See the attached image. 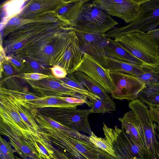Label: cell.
<instances>
[{"label":"cell","mask_w":159,"mask_h":159,"mask_svg":"<svg viewBox=\"0 0 159 159\" xmlns=\"http://www.w3.org/2000/svg\"><path fill=\"white\" fill-rule=\"evenodd\" d=\"M114 39L141 61L145 69H154L159 66L158 45L146 33L135 31Z\"/></svg>","instance_id":"6da1fadb"},{"label":"cell","mask_w":159,"mask_h":159,"mask_svg":"<svg viewBox=\"0 0 159 159\" xmlns=\"http://www.w3.org/2000/svg\"><path fill=\"white\" fill-rule=\"evenodd\" d=\"M118 24L117 22L94 0L83 5L73 28L90 33L105 34Z\"/></svg>","instance_id":"7a4b0ae2"},{"label":"cell","mask_w":159,"mask_h":159,"mask_svg":"<svg viewBox=\"0 0 159 159\" xmlns=\"http://www.w3.org/2000/svg\"><path fill=\"white\" fill-rule=\"evenodd\" d=\"M159 25V0H148L140 7L138 18L128 25L114 28L105 34L107 38L114 39L135 31L147 33Z\"/></svg>","instance_id":"3957f363"},{"label":"cell","mask_w":159,"mask_h":159,"mask_svg":"<svg viewBox=\"0 0 159 159\" xmlns=\"http://www.w3.org/2000/svg\"><path fill=\"white\" fill-rule=\"evenodd\" d=\"M105 139L112 145L116 159H152L147 150L139 147L123 129L103 123Z\"/></svg>","instance_id":"277c9868"},{"label":"cell","mask_w":159,"mask_h":159,"mask_svg":"<svg viewBox=\"0 0 159 159\" xmlns=\"http://www.w3.org/2000/svg\"><path fill=\"white\" fill-rule=\"evenodd\" d=\"M37 109L43 115L67 127L90 135L92 131L88 118L89 115L92 113L90 109L47 107Z\"/></svg>","instance_id":"5b68a950"},{"label":"cell","mask_w":159,"mask_h":159,"mask_svg":"<svg viewBox=\"0 0 159 159\" xmlns=\"http://www.w3.org/2000/svg\"><path fill=\"white\" fill-rule=\"evenodd\" d=\"M0 93V127L25 140L31 135L39 133L22 120L8 95Z\"/></svg>","instance_id":"8992f818"},{"label":"cell","mask_w":159,"mask_h":159,"mask_svg":"<svg viewBox=\"0 0 159 159\" xmlns=\"http://www.w3.org/2000/svg\"><path fill=\"white\" fill-rule=\"evenodd\" d=\"M129 107L136 115L142 129L145 147L152 159H159L157 124L152 119L148 106L139 99L130 101Z\"/></svg>","instance_id":"52a82bcc"},{"label":"cell","mask_w":159,"mask_h":159,"mask_svg":"<svg viewBox=\"0 0 159 159\" xmlns=\"http://www.w3.org/2000/svg\"><path fill=\"white\" fill-rule=\"evenodd\" d=\"M115 89L111 93L115 99L132 101L138 99L139 93L146 88L137 77L121 72H110Z\"/></svg>","instance_id":"ba28073f"},{"label":"cell","mask_w":159,"mask_h":159,"mask_svg":"<svg viewBox=\"0 0 159 159\" xmlns=\"http://www.w3.org/2000/svg\"><path fill=\"white\" fill-rule=\"evenodd\" d=\"M62 41V58L58 65L67 73L77 70L83 56L79 40L73 28L63 34Z\"/></svg>","instance_id":"9c48e42d"},{"label":"cell","mask_w":159,"mask_h":159,"mask_svg":"<svg viewBox=\"0 0 159 159\" xmlns=\"http://www.w3.org/2000/svg\"><path fill=\"white\" fill-rule=\"evenodd\" d=\"M111 16L121 18L127 23L135 20L141 5L148 0H95Z\"/></svg>","instance_id":"30bf717a"},{"label":"cell","mask_w":159,"mask_h":159,"mask_svg":"<svg viewBox=\"0 0 159 159\" xmlns=\"http://www.w3.org/2000/svg\"><path fill=\"white\" fill-rule=\"evenodd\" d=\"M73 29L78 38L83 54L89 55L107 69V56L104 49L107 38L105 34L90 33L73 28Z\"/></svg>","instance_id":"8fae6325"},{"label":"cell","mask_w":159,"mask_h":159,"mask_svg":"<svg viewBox=\"0 0 159 159\" xmlns=\"http://www.w3.org/2000/svg\"><path fill=\"white\" fill-rule=\"evenodd\" d=\"M23 80L42 97L70 96L77 98L76 93L69 88L61 79L52 75L38 81Z\"/></svg>","instance_id":"7c38bea8"},{"label":"cell","mask_w":159,"mask_h":159,"mask_svg":"<svg viewBox=\"0 0 159 159\" xmlns=\"http://www.w3.org/2000/svg\"><path fill=\"white\" fill-rule=\"evenodd\" d=\"M77 70L81 72L101 85L107 93H111L115 87L110 71L89 55L84 53Z\"/></svg>","instance_id":"4fadbf2b"},{"label":"cell","mask_w":159,"mask_h":159,"mask_svg":"<svg viewBox=\"0 0 159 159\" xmlns=\"http://www.w3.org/2000/svg\"><path fill=\"white\" fill-rule=\"evenodd\" d=\"M73 74L90 93L100 98L105 104L107 112L116 110L115 102L101 85L79 71L77 70Z\"/></svg>","instance_id":"5bb4252c"},{"label":"cell","mask_w":159,"mask_h":159,"mask_svg":"<svg viewBox=\"0 0 159 159\" xmlns=\"http://www.w3.org/2000/svg\"><path fill=\"white\" fill-rule=\"evenodd\" d=\"M118 120L121 123L122 129L139 147L146 150L142 129L134 111L131 110L126 112L122 117L118 118Z\"/></svg>","instance_id":"9a60e30c"},{"label":"cell","mask_w":159,"mask_h":159,"mask_svg":"<svg viewBox=\"0 0 159 159\" xmlns=\"http://www.w3.org/2000/svg\"><path fill=\"white\" fill-rule=\"evenodd\" d=\"M15 77L8 78L1 81L0 92L10 94L18 99L29 101L41 98L37 94L29 92L26 87L24 86L16 80Z\"/></svg>","instance_id":"2e32d148"},{"label":"cell","mask_w":159,"mask_h":159,"mask_svg":"<svg viewBox=\"0 0 159 159\" xmlns=\"http://www.w3.org/2000/svg\"><path fill=\"white\" fill-rule=\"evenodd\" d=\"M1 134L7 137L15 151L23 159H43L36 149L25 140L12 134L7 130L0 128Z\"/></svg>","instance_id":"e0dca14e"},{"label":"cell","mask_w":159,"mask_h":159,"mask_svg":"<svg viewBox=\"0 0 159 159\" xmlns=\"http://www.w3.org/2000/svg\"><path fill=\"white\" fill-rule=\"evenodd\" d=\"M104 49L107 57L144 67L141 61L130 53L114 39L107 38Z\"/></svg>","instance_id":"ac0fdd59"},{"label":"cell","mask_w":159,"mask_h":159,"mask_svg":"<svg viewBox=\"0 0 159 159\" xmlns=\"http://www.w3.org/2000/svg\"><path fill=\"white\" fill-rule=\"evenodd\" d=\"M107 69L110 72H121L137 77L145 71L144 67L141 65L119 60L107 56Z\"/></svg>","instance_id":"d6986e66"},{"label":"cell","mask_w":159,"mask_h":159,"mask_svg":"<svg viewBox=\"0 0 159 159\" xmlns=\"http://www.w3.org/2000/svg\"><path fill=\"white\" fill-rule=\"evenodd\" d=\"M2 93L8 95L22 120L33 129L39 133L40 129L30 111V106L24 100L18 99L11 94Z\"/></svg>","instance_id":"ffe728a7"},{"label":"cell","mask_w":159,"mask_h":159,"mask_svg":"<svg viewBox=\"0 0 159 159\" xmlns=\"http://www.w3.org/2000/svg\"><path fill=\"white\" fill-rule=\"evenodd\" d=\"M61 79L69 88L76 93L78 98L85 101L88 100L87 98L90 100L100 98L90 93L77 80L73 73H68L65 78Z\"/></svg>","instance_id":"44dd1931"},{"label":"cell","mask_w":159,"mask_h":159,"mask_svg":"<svg viewBox=\"0 0 159 159\" xmlns=\"http://www.w3.org/2000/svg\"><path fill=\"white\" fill-rule=\"evenodd\" d=\"M61 97H45L34 100L25 101L31 107L37 108L47 107H76L79 104H72L61 98Z\"/></svg>","instance_id":"7402d4cb"},{"label":"cell","mask_w":159,"mask_h":159,"mask_svg":"<svg viewBox=\"0 0 159 159\" xmlns=\"http://www.w3.org/2000/svg\"><path fill=\"white\" fill-rule=\"evenodd\" d=\"M138 98L149 107L159 108V81L142 90Z\"/></svg>","instance_id":"603a6c76"},{"label":"cell","mask_w":159,"mask_h":159,"mask_svg":"<svg viewBox=\"0 0 159 159\" xmlns=\"http://www.w3.org/2000/svg\"><path fill=\"white\" fill-rule=\"evenodd\" d=\"M89 137L90 141L95 146L116 158V156L112 145L105 138L98 137L92 132Z\"/></svg>","instance_id":"cb8c5ba5"},{"label":"cell","mask_w":159,"mask_h":159,"mask_svg":"<svg viewBox=\"0 0 159 159\" xmlns=\"http://www.w3.org/2000/svg\"><path fill=\"white\" fill-rule=\"evenodd\" d=\"M137 77L147 87L159 81V73L154 69H145L144 71Z\"/></svg>","instance_id":"d4e9b609"},{"label":"cell","mask_w":159,"mask_h":159,"mask_svg":"<svg viewBox=\"0 0 159 159\" xmlns=\"http://www.w3.org/2000/svg\"><path fill=\"white\" fill-rule=\"evenodd\" d=\"M0 158L1 159H15L14 151L10 144L0 137Z\"/></svg>","instance_id":"484cf974"},{"label":"cell","mask_w":159,"mask_h":159,"mask_svg":"<svg viewBox=\"0 0 159 159\" xmlns=\"http://www.w3.org/2000/svg\"><path fill=\"white\" fill-rule=\"evenodd\" d=\"M90 108L92 113H105L107 112L106 107L99 98L88 100L86 103Z\"/></svg>","instance_id":"4316f807"},{"label":"cell","mask_w":159,"mask_h":159,"mask_svg":"<svg viewBox=\"0 0 159 159\" xmlns=\"http://www.w3.org/2000/svg\"><path fill=\"white\" fill-rule=\"evenodd\" d=\"M50 75L39 73H24L17 75L16 77L23 80L38 81L48 78Z\"/></svg>","instance_id":"83f0119b"},{"label":"cell","mask_w":159,"mask_h":159,"mask_svg":"<svg viewBox=\"0 0 159 159\" xmlns=\"http://www.w3.org/2000/svg\"><path fill=\"white\" fill-rule=\"evenodd\" d=\"M50 70L52 75L59 79H62L65 78L68 74L65 69L58 65L54 66L50 68Z\"/></svg>","instance_id":"f1b7e54d"},{"label":"cell","mask_w":159,"mask_h":159,"mask_svg":"<svg viewBox=\"0 0 159 159\" xmlns=\"http://www.w3.org/2000/svg\"><path fill=\"white\" fill-rule=\"evenodd\" d=\"M61 98L63 100L72 104H79L81 105L84 103H86L88 101L72 97H61Z\"/></svg>","instance_id":"f546056e"},{"label":"cell","mask_w":159,"mask_h":159,"mask_svg":"<svg viewBox=\"0 0 159 159\" xmlns=\"http://www.w3.org/2000/svg\"><path fill=\"white\" fill-rule=\"evenodd\" d=\"M149 108L153 121L159 124V108L149 107Z\"/></svg>","instance_id":"4dcf8cb0"},{"label":"cell","mask_w":159,"mask_h":159,"mask_svg":"<svg viewBox=\"0 0 159 159\" xmlns=\"http://www.w3.org/2000/svg\"><path fill=\"white\" fill-rule=\"evenodd\" d=\"M53 150L54 155L57 159H70V158L63 152L60 151L53 147Z\"/></svg>","instance_id":"1f68e13d"},{"label":"cell","mask_w":159,"mask_h":159,"mask_svg":"<svg viewBox=\"0 0 159 159\" xmlns=\"http://www.w3.org/2000/svg\"><path fill=\"white\" fill-rule=\"evenodd\" d=\"M100 154L101 159H116L115 157L101 149Z\"/></svg>","instance_id":"d6a6232c"},{"label":"cell","mask_w":159,"mask_h":159,"mask_svg":"<svg viewBox=\"0 0 159 159\" xmlns=\"http://www.w3.org/2000/svg\"><path fill=\"white\" fill-rule=\"evenodd\" d=\"M20 22V19L17 17H14L11 19L10 20V23L12 25H18Z\"/></svg>","instance_id":"836d02e7"},{"label":"cell","mask_w":159,"mask_h":159,"mask_svg":"<svg viewBox=\"0 0 159 159\" xmlns=\"http://www.w3.org/2000/svg\"><path fill=\"white\" fill-rule=\"evenodd\" d=\"M40 5L37 3H35L32 4L30 7V9L33 11H36L40 9Z\"/></svg>","instance_id":"e575fe53"},{"label":"cell","mask_w":159,"mask_h":159,"mask_svg":"<svg viewBox=\"0 0 159 159\" xmlns=\"http://www.w3.org/2000/svg\"><path fill=\"white\" fill-rule=\"evenodd\" d=\"M53 48L51 46H48L45 49V52L48 54L51 53L53 51Z\"/></svg>","instance_id":"d590c367"},{"label":"cell","mask_w":159,"mask_h":159,"mask_svg":"<svg viewBox=\"0 0 159 159\" xmlns=\"http://www.w3.org/2000/svg\"><path fill=\"white\" fill-rule=\"evenodd\" d=\"M22 46V43L20 42L16 43L14 45V48L16 49H18Z\"/></svg>","instance_id":"8d00e7d4"},{"label":"cell","mask_w":159,"mask_h":159,"mask_svg":"<svg viewBox=\"0 0 159 159\" xmlns=\"http://www.w3.org/2000/svg\"><path fill=\"white\" fill-rule=\"evenodd\" d=\"M157 137L158 139L159 143V124H157Z\"/></svg>","instance_id":"74e56055"},{"label":"cell","mask_w":159,"mask_h":159,"mask_svg":"<svg viewBox=\"0 0 159 159\" xmlns=\"http://www.w3.org/2000/svg\"><path fill=\"white\" fill-rule=\"evenodd\" d=\"M158 49L159 52V45H158ZM154 70L159 73V66L157 68L154 69Z\"/></svg>","instance_id":"f35d334b"},{"label":"cell","mask_w":159,"mask_h":159,"mask_svg":"<svg viewBox=\"0 0 159 159\" xmlns=\"http://www.w3.org/2000/svg\"><path fill=\"white\" fill-rule=\"evenodd\" d=\"M19 159H21V158H20L19 157Z\"/></svg>","instance_id":"ab89813d"}]
</instances>
